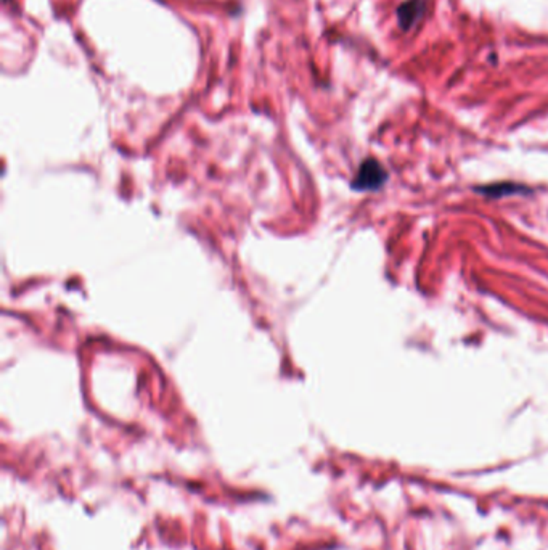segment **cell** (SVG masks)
I'll return each mask as SVG.
<instances>
[{
    "instance_id": "obj_3",
    "label": "cell",
    "mask_w": 548,
    "mask_h": 550,
    "mask_svg": "<svg viewBox=\"0 0 548 550\" xmlns=\"http://www.w3.org/2000/svg\"><path fill=\"white\" fill-rule=\"evenodd\" d=\"M521 190H522V187H516L515 183H499V185H492L489 188H481L479 192L488 193V195H500L501 192L515 193V192H521Z\"/></svg>"
},
{
    "instance_id": "obj_1",
    "label": "cell",
    "mask_w": 548,
    "mask_h": 550,
    "mask_svg": "<svg viewBox=\"0 0 548 550\" xmlns=\"http://www.w3.org/2000/svg\"><path fill=\"white\" fill-rule=\"evenodd\" d=\"M386 179L388 174L380 162L375 160H367L360 166V169H358L357 177L352 185L357 190H375V188H380L386 182Z\"/></svg>"
},
{
    "instance_id": "obj_2",
    "label": "cell",
    "mask_w": 548,
    "mask_h": 550,
    "mask_svg": "<svg viewBox=\"0 0 548 550\" xmlns=\"http://www.w3.org/2000/svg\"><path fill=\"white\" fill-rule=\"evenodd\" d=\"M424 10V5L422 0H408L404 5L399 7V23H401V26L404 29H408L412 28L415 23H417V19L422 17Z\"/></svg>"
}]
</instances>
